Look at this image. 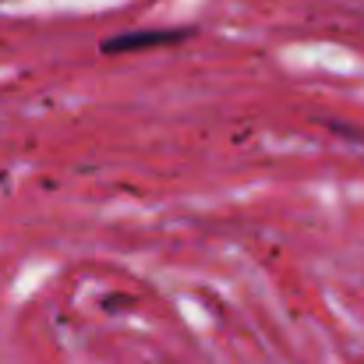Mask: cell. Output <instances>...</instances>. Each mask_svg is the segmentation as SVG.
<instances>
[{"label": "cell", "mask_w": 364, "mask_h": 364, "mask_svg": "<svg viewBox=\"0 0 364 364\" xmlns=\"http://www.w3.org/2000/svg\"><path fill=\"white\" fill-rule=\"evenodd\" d=\"M195 36V28H131L107 36L100 43L103 57H124V53H145V50H163V46H181Z\"/></svg>", "instance_id": "6da1fadb"}]
</instances>
